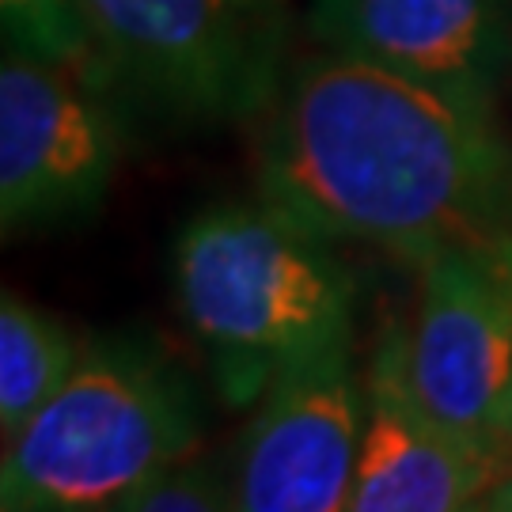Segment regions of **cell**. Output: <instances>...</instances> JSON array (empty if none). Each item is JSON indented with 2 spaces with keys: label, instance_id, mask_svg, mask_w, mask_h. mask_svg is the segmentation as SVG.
<instances>
[{
  "label": "cell",
  "instance_id": "obj_10",
  "mask_svg": "<svg viewBox=\"0 0 512 512\" xmlns=\"http://www.w3.org/2000/svg\"><path fill=\"white\" fill-rule=\"evenodd\" d=\"M69 327L42 308L4 293L0 300V429L16 437L42 406L54 399L80 365Z\"/></svg>",
  "mask_w": 512,
  "mask_h": 512
},
{
  "label": "cell",
  "instance_id": "obj_3",
  "mask_svg": "<svg viewBox=\"0 0 512 512\" xmlns=\"http://www.w3.org/2000/svg\"><path fill=\"white\" fill-rule=\"evenodd\" d=\"M198 387L164 349L103 338L80 353L65 387L4 440L0 505L8 512H92L148 475L198 452Z\"/></svg>",
  "mask_w": 512,
  "mask_h": 512
},
{
  "label": "cell",
  "instance_id": "obj_11",
  "mask_svg": "<svg viewBox=\"0 0 512 512\" xmlns=\"http://www.w3.org/2000/svg\"><path fill=\"white\" fill-rule=\"evenodd\" d=\"M0 23L8 50L76 73L99 92L114 88L80 0H0Z\"/></svg>",
  "mask_w": 512,
  "mask_h": 512
},
{
  "label": "cell",
  "instance_id": "obj_6",
  "mask_svg": "<svg viewBox=\"0 0 512 512\" xmlns=\"http://www.w3.org/2000/svg\"><path fill=\"white\" fill-rule=\"evenodd\" d=\"M122 160L107 92L57 65L4 50L0 61V224L50 228L92 213Z\"/></svg>",
  "mask_w": 512,
  "mask_h": 512
},
{
  "label": "cell",
  "instance_id": "obj_9",
  "mask_svg": "<svg viewBox=\"0 0 512 512\" xmlns=\"http://www.w3.org/2000/svg\"><path fill=\"white\" fill-rule=\"evenodd\" d=\"M319 50L365 57L478 107L512 73V0H311Z\"/></svg>",
  "mask_w": 512,
  "mask_h": 512
},
{
  "label": "cell",
  "instance_id": "obj_1",
  "mask_svg": "<svg viewBox=\"0 0 512 512\" xmlns=\"http://www.w3.org/2000/svg\"><path fill=\"white\" fill-rule=\"evenodd\" d=\"M255 190L323 243H372L421 266L512 232V141L494 107L319 50L262 110Z\"/></svg>",
  "mask_w": 512,
  "mask_h": 512
},
{
  "label": "cell",
  "instance_id": "obj_8",
  "mask_svg": "<svg viewBox=\"0 0 512 512\" xmlns=\"http://www.w3.org/2000/svg\"><path fill=\"white\" fill-rule=\"evenodd\" d=\"M509 478L501 452L463 440L421 403L406 365V330L391 323L365 368V429L349 512L482 509Z\"/></svg>",
  "mask_w": 512,
  "mask_h": 512
},
{
  "label": "cell",
  "instance_id": "obj_14",
  "mask_svg": "<svg viewBox=\"0 0 512 512\" xmlns=\"http://www.w3.org/2000/svg\"><path fill=\"white\" fill-rule=\"evenodd\" d=\"M482 251H486V258L494 262V270H497L501 277H505V285L512 289V232H505V236H497L494 243H486Z\"/></svg>",
  "mask_w": 512,
  "mask_h": 512
},
{
  "label": "cell",
  "instance_id": "obj_2",
  "mask_svg": "<svg viewBox=\"0 0 512 512\" xmlns=\"http://www.w3.org/2000/svg\"><path fill=\"white\" fill-rule=\"evenodd\" d=\"M171 274L186 327L232 410L255 406L281 368L353 330L349 266L262 198L198 213L175 239Z\"/></svg>",
  "mask_w": 512,
  "mask_h": 512
},
{
  "label": "cell",
  "instance_id": "obj_12",
  "mask_svg": "<svg viewBox=\"0 0 512 512\" xmlns=\"http://www.w3.org/2000/svg\"><path fill=\"white\" fill-rule=\"evenodd\" d=\"M236 509L232 467L209 456H183L133 486L114 512H220Z\"/></svg>",
  "mask_w": 512,
  "mask_h": 512
},
{
  "label": "cell",
  "instance_id": "obj_13",
  "mask_svg": "<svg viewBox=\"0 0 512 512\" xmlns=\"http://www.w3.org/2000/svg\"><path fill=\"white\" fill-rule=\"evenodd\" d=\"M494 444H497V452H501V456H505V459L512 463V384H509V391H505V399H501V406H497Z\"/></svg>",
  "mask_w": 512,
  "mask_h": 512
},
{
  "label": "cell",
  "instance_id": "obj_4",
  "mask_svg": "<svg viewBox=\"0 0 512 512\" xmlns=\"http://www.w3.org/2000/svg\"><path fill=\"white\" fill-rule=\"evenodd\" d=\"M114 88L179 122H243L285 80V0H80Z\"/></svg>",
  "mask_w": 512,
  "mask_h": 512
},
{
  "label": "cell",
  "instance_id": "obj_5",
  "mask_svg": "<svg viewBox=\"0 0 512 512\" xmlns=\"http://www.w3.org/2000/svg\"><path fill=\"white\" fill-rule=\"evenodd\" d=\"M365 429V380L353 368V330L296 357L255 403L232 456L236 509H349Z\"/></svg>",
  "mask_w": 512,
  "mask_h": 512
},
{
  "label": "cell",
  "instance_id": "obj_7",
  "mask_svg": "<svg viewBox=\"0 0 512 512\" xmlns=\"http://www.w3.org/2000/svg\"><path fill=\"white\" fill-rule=\"evenodd\" d=\"M418 270L406 330L414 391L452 433L497 452V406L512 384V289L482 247H444Z\"/></svg>",
  "mask_w": 512,
  "mask_h": 512
}]
</instances>
